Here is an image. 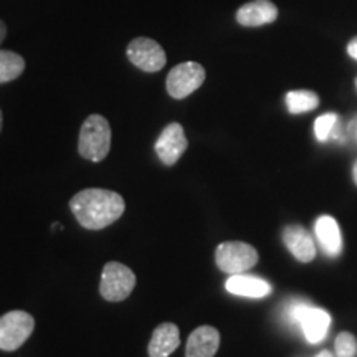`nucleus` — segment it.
I'll list each match as a JSON object with an SVG mask.
<instances>
[{"instance_id":"nucleus-24","label":"nucleus","mask_w":357,"mask_h":357,"mask_svg":"<svg viewBox=\"0 0 357 357\" xmlns=\"http://www.w3.org/2000/svg\"><path fill=\"white\" fill-rule=\"evenodd\" d=\"M316 357H334V356L329 351H323V352H319V354Z\"/></svg>"},{"instance_id":"nucleus-2","label":"nucleus","mask_w":357,"mask_h":357,"mask_svg":"<svg viewBox=\"0 0 357 357\" xmlns=\"http://www.w3.org/2000/svg\"><path fill=\"white\" fill-rule=\"evenodd\" d=\"M111 149V126L101 114H91L84 119L78 139V153L83 159L101 162Z\"/></svg>"},{"instance_id":"nucleus-22","label":"nucleus","mask_w":357,"mask_h":357,"mask_svg":"<svg viewBox=\"0 0 357 357\" xmlns=\"http://www.w3.org/2000/svg\"><path fill=\"white\" fill-rule=\"evenodd\" d=\"M6 35H7V25L3 24L2 20H0V43L3 42V38H6Z\"/></svg>"},{"instance_id":"nucleus-15","label":"nucleus","mask_w":357,"mask_h":357,"mask_svg":"<svg viewBox=\"0 0 357 357\" xmlns=\"http://www.w3.org/2000/svg\"><path fill=\"white\" fill-rule=\"evenodd\" d=\"M329 326H331L329 312L314 306L307 307L300 323V328L305 333L306 341L311 342V344H318V342L323 341L329 331Z\"/></svg>"},{"instance_id":"nucleus-7","label":"nucleus","mask_w":357,"mask_h":357,"mask_svg":"<svg viewBox=\"0 0 357 357\" xmlns=\"http://www.w3.org/2000/svg\"><path fill=\"white\" fill-rule=\"evenodd\" d=\"M129 61L146 73H155L166 66L167 56L164 48L153 38L137 37L128 45Z\"/></svg>"},{"instance_id":"nucleus-6","label":"nucleus","mask_w":357,"mask_h":357,"mask_svg":"<svg viewBox=\"0 0 357 357\" xmlns=\"http://www.w3.org/2000/svg\"><path fill=\"white\" fill-rule=\"evenodd\" d=\"M205 82V70L200 63L195 61H185L174 66L171 73L167 75L166 88L167 93L174 100H184L192 93L197 91Z\"/></svg>"},{"instance_id":"nucleus-25","label":"nucleus","mask_w":357,"mask_h":357,"mask_svg":"<svg viewBox=\"0 0 357 357\" xmlns=\"http://www.w3.org/2000/svg\"><path fill=\"white\" fill-rule=\"evenodd\" d=\"M2 121H3V119H2V109H0V131H2Z\"/></svg>"},{"instance_id":"nucleus-9","label":"nucleus","mask_w":357,"mask_h":357,"mask_svg":"<svg viewBox=\"0 0 357 357\" xmlns=\"http://www.w3.org/2000/svg\"><path fill=\"white\" fill-rule=\"evenodd\" d=\"M236 22L242 26H261L278 19V7L271 0H252L236 10Z\"/></svg>"},{"instance_id":"nucleus-4","label":"nucleus","mask_w":357,"mask_h":357,"mask_svg":"<svg viewBox=\"0 0 357 357\" xmlns=\"http://www.w3.org/2000/svg\"><path fill=\"white\" fill-rule=\"evenodd\" d=\"M35 329V319L22 310L8 311L0 318V349L12 352L25 344Z\"/></svg>"},{"instance_id":"nucleus-3","label":"nucleus","mask_w":357,"mask_h":357,"mask_svg":"<svg viewBox=\"0 0 357 357\" xmlns=\"http://www.w3.org/2000/svg\"><path fill=\"white\" fill-rule=\"evenodd\" d=\"M136 287V275L131 268L118 261H109L102 266L100 294L102 300L119 303L129 298Z\"/></svg>"},{"instance_id":"nucleus-1","label":"nucleus","mask_w":357,"mask_h":357,"mask_svg":"<svg viewBox=\"0 0 357 357\" xmlns=\"http://www.w3.org/2000/svg\"><path fill=\"white\" fill-rule=\"evenodd\" d=\"M70 208L83 229L102 230L121 218L126 204L114 190L84 189L71 197Z\"/></svg>"},{"instance_id":"nucleus-20","label":"nucleus","mask_w":357,"mask_h":357,"mask_svg":"<svg viewBox=\"0 0 357 357\" xmlns=\"http://www.w3.org/2000/svg\"><path fill=\"white\" fill-rule=\"evenodd\" d=\"M347 53H349L351 58H354V60H357V37H354L349 42V45H347Z\"/></svg>"},{"instance_id":"nucleus-13","label":"nucleus","mask_w":357,"mask_h":357,"mask_svg":"<svg viewBox=\"0 0 357 357\" xmlns=\"http://www.w3.org/2000/svg\"><path fill=\"white\" fill-rule=\"evenodd\" d=\"M181 344V333L174 323H162L154 329L151 337L149 357H169Z\"/></svg>"},{"instance_id":"nucleus-8","label":"nucleus","mask_w":357,"mask_h":357,"mask_svg":"<svg viewBox=\"0 0 357 357\" xmlns=\"http://www.w3.org/2000/svg\"><path fill=\"white\" fill-rule=\"evenodd\" d=\"M187 146H189V141L185 137L184 128L178 123H171L159 134L154 149L164 166H174L184 155Z\"/></svg>"},{"instance_id":"nucleus-17","label":"nucleus","mask_w":357,"mask_h":357,"mask_svg":"<svg viewBox=\"0 0 357 357\" xmlns=\"http://www.w3.org/2000/svg\"><path fill=\"white\" fill-rule=\"evenodd\" d=\"M25 60L19 53L0 50V84L13 82L24 73Z\"/></svg>"},{"instance_id":"nucleus-19","label":"nucleus","mask_w":357,"mask_h":357,"mask_svg":"<svg viewBox=\"0 0 357 357\" xmlns=\"http://www.w3.org/2000/svg\"><path fill=\"white\" fill-rule=\"evenodd\" d=\"M336 354L337 357H356L357 356V341L351 333H341L336 337Z\"/></svg>"},{"instance_id":"nucleus-14","label":"nucleus","mask_w":357,"mask_h":357,"mask_svg":"<svg viewBox=\"0 0 357 357\" xmlns=\"http://www.w3.org/2000/svg\"><path fill=\"white\" fill-rule=\"evenodd\" d=\"M314 234L321 248L329 257H337L342 252V236L337 222L331 215H321L314 223Z\"/></svg>"},{"instance_id":"nucleus-23","label":"nucleus","mask_w":357,"mask_h":357,"mask_svg":"<svg viewBox=\"0 0 357 357\" xmlns=\"http://www.w3.org/2000/svg\"><path fill=\"white\" fill-rule=\"evenodd\" d=\"M352 181L357 185V160L354 162V166H352Z\"/></svg>"},{"instance_id":"nucleus-12","label":"nucleus","mask_w":357,"mask_h":357,"mask_svg":"<svg viewBox=\"0 0 357 357\" xmlns=\"http://www.w3.org/2000/svg\"><path fill=\"white\" fill-rule=\"evenodd\" d=\"M227 291L235 294V296L245 298H265L271 294V284L268 281L258 278L252 275H230V278L225 283Z\"/></svg>"},{"instance_id":"nucleus-16","label":"nucleus","mask_w":357,"mask_h":357,"mask_svg":"<svg viewBox=\"0 0 357 357\" xmlns=\"http://www.w3.org/2000/svg\"><path fill=\"white\" fill-rule=\"evenodd\" d=\"M287 106L291 114L310 113L319 106V96L310 89H296L287 93Z\"/></svg>"},{"instance_id":"nucleus-21","label":"nucleus","mask_w":357,"mask_h":357,"mask_svg":"<svg viewBox=\"0 0 357 357\" xmlns=\"http://www.w3.org/2000/svg\"><path fill=\"white\" fill-rule=\"evenodd\" d=\"M349 132H351V136L357 141V118L352 119V123H351V126H349Z\"/></svg>"},{"instance_id":"nucleus-11","label":"nucleus","mask_w":357,"mask_h":357,"mask_svg":"<svg viewBox=\"0 0 357 357\" xmlns=\"http://www.w3.org/2000/svg\"><path fill=\"white\" fill-rule=\"evenodd\" d=\"M220 346V333L212 326H200L192 331L185 346V357H213Z\"/></svg>"},{"instance_id":"nucleus-5","label":"nucleus","mask_w":357,"mask_h":357,"mask_svg":"<svg viewBox=\"0 0 357 357\" xmlns=\"http://www.w3.org/2000/svg\"><path fill=\"white\" fill-rule=\"evenodd\" d=\"M215 263L227 275L245 273L258 263V252L245 242H223L215 250Z\"/></svg>"},{"instance_id":"nucleus-10","label":"nucleus","mask_w":357,"mask_h":357,"mask_svg":"<svg viewBox=\"0 0 357 357\" xmlns=\"http://www.w3.org/2000/svg\"><path fill=\"white\" fill-rule=\"evenodd\" d=\"M283 242L289 253L301 263H310L316 258V245L310 231L300 225H289L283 230Z\"/></svg>"},{"instance_id":"nucleus-18","label":"nucleus","mask_w":357,"mask_h":357,"mask_svg":"<svg viewBox=\"0 0 357 357\" xmlns=\"http://www.w3.org/2000/svg\"><path fill=\"white\" fill-rule=\"evenodd\" d=\"M337 126V116L334 113L321 114L314 121V134L316 139L321 142H326L333 136L334 129Z\"/></svg>"}]
</instances>
